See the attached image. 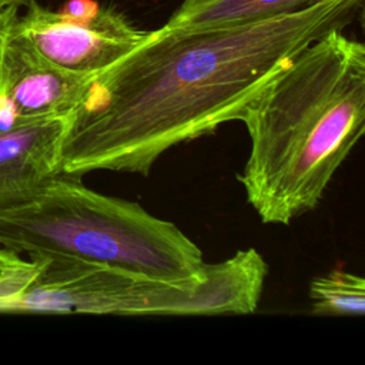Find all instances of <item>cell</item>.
I'll return each instance as SVG.
<instances>
[{"label":"cell","instance_id":"obj_1","mask_svg":"<svg viewBox=\"0 0 365 365\" xmlns=\"http://www.w3.org/2000/svg\"><path fill=\"white\" fill-rule=\"evenodd\" d=\"M362 0L318 3L258 21L163 26L94 76L70 114L61 173L148 175L174 145L212 134L299 51L355 20Z\"/></svg>","mask_w":365,"mask_h":365},{"label":"cell","instance_id":"obj_2","mask_svg":"<svg viewBox=\"0 0 365 365\" xmlns=\"http://www.w3.org/2000/svg\"><path fill=\"white\" fill-rule=\"evenodd\" d=\"M250 154L238 181L265 224L314 210L365 130V47L334 30L242 108Z\"/></svg>","mask_w":365,"mask_h":365},{"label":"cell","instance_id":"obj_3","mask_svg":"<svg viewBox=\"0 0 365 365\" xmlns=\"http://www.w3.org/2000/svg\"><path fill=\"white\" fill-rule=\"evenodd\" d=\"M0 247L27 258L67 257L167 281L200 279L210 267L171 221L63 173L29 198L0 208Z\"/></svg>","mask_w":365,"mask_h":365},{"label":"cell","instance_id":"obj_4","mask_svg":"<svg viewBox=\"0 0 365 365\" xmlns=\"http://www.w3.org/2000/svg\"><path fill=\"white\" fill-rule=\"evenodd\" d=\"M34 275L0 298V314L242 315L257 311L268 265L254 250L210 264L205 277L167 281L67 257H31Z\"/></svg>","mask_w":365,"mask_h":365},{"label":"cell","instance_id":"obj_5","mask_svg":"<svg viewBox=\"0 0 365 365\" xmlns=\"http://www.w3.org/2000/svg\"><path fill=\"white\" fill-rule=\"evenodd\" d=\"M27 11L14 23L17 33L46 61L77 73L98 74L108 68L148 36L121 11L100 6L96 16L74 20L27 1Z\"/></svg>","mask_w":365,"mask_h":365},{"label":"cell","instance_id":"obj_6","mask_svg":"<svg viewBox=\"0 0 365 365\" xmlns=\"http://www.w3.org/2000/svg\"><path fill=\"white\" fill-rule=\"evenodd\" d=\"M94 76L46 61L13 24L3 56L1 94L21 121L71 114L86 97Z\"/></svg>","mask_w":365,"mask_h":365},{"label":"cell","instance_id":"obj_7","mask_svg":"<svg viewBox=\"0 0 365 365\" xmlns=\"http://www.w3.org/2000/svg\"><path fill=\"white\" fill-rule=\"evenodd\" d=\"M68 118L43 117L0 128V208L29 198L61 173Z\"/></svg>","mask_w":365,"mask_h":365},{"label":"cell","instance_id":"obj_8","mask_svg":"<svg viewBox=\"0 0 365 365\" xmlns=\"http://www.w3.org/2000/svg\"><path fill=\"white\" fill-rule=\"evenodd\" d=\"M319 0H202L185 4L164 24L170 29H202L258 21L309 7Z\"/></svg>","mask_w":365,"mask_h":365},{"label":"cell","instance_id":"obj_9","mask_svg":"<svg viewBox=\"0 0 365 365\" xmlns=\"http://www.w3.org/2000/svg\"><path fill=\"white\" fill-rule=\"evenodd\" d=\"M311 314L317 317H361L365 312V279L334 269L309 284Z\"/></svg>","mask_w":365,"mask_h":365},{"label":"cell","instance_id":"obj_10","mask_svg":"<svg viewBox=\"0 0 365 365\" xmlns=\"http://www.w3.org/2000/svg\"><path fill=\"white\" fill-rule=\"evenodd\" d=\"M37 271V262L0 247V298L17 292Z\"/></svg>","mask_w":365,"mask_h":365},{"label":"cell","instance_id":"obj_11","mask_svg":"<svg viewBox=\"0 0 365 365\" xmlns=\"http://www.w3.org/2000/svg\"><path fill=\"white\" fill-rule=\"evenodd\" d=\"M100 4L94 0H67L58 13L74 20H87L97 14Z\"/></svg>","mask_w":365,"mask_h":365},{"label":"cell","instance_id":"obj_12","mask_svg":"<svg viewBox=\"0 0 365 365\" xmlns=\"http://www.w3.org/2000/svg\"><path fill=\"white\" fill-rule=\"evenodd\" d=\"M19 4H10L0 10V93H1V77H3V56H4V47L9 37V33L14 24V21L19 19Z\"/></svg>","mask_w":365,"mask_h":365},{"label":"cell","instance_id":"obj_13","mask_svg":"<svg viewBox=\"0 0 365 365\" xmlns=\"http://www.w3.org/2000/svg\"><path fill=\"white\" fill-rule=\"evenodd\" d=\"M27 1L29 0H0V10L10 6V4H19L21 7V6L27 4Z\"/></svg>","mask_w":365,"mask_h":365},{"label":"cell","instance_id":"obj_14","mask_svg":"<svg viewBox=\"0 0 365 365\" xmlns=\"http://www.w3.org/2000/svg\"><path fill=\"white\" fill-rule=\"evenodd\" d=\"M198 1H202V0H184L182 3H185V4H191V3H198Z\"/></svg>","mask_w":365,"mask_h":365}]
</instances>
